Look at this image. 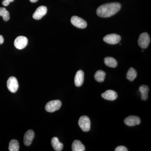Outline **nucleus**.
<instances>
[{
    "instance_id": "5701e85b",
    "label": "nucleus",
    "mask_w": 151,
    "mask_h": 151,
    "mask_svg": "<svg viewBox=\"0 0 151 151\" xmlns=\"http://www.w3.org/2000/svg\"><path fill=\"white\" fill-rule=\"evenodd\" d=\"M14 0H4L3 1L2 4L4 6H7L10 3L13 2Z\"/></svg>"
},
{
    "instance_id": "4468645a",
    "label": "nucleus",
    "mask_w": 151,
    "mask_h": 151,
    "mask_svg": "<svg viewBox=\"0 0 151 151\" xmlns=\"http://www.w3.org/2000/svg\"><path fill=\"white\" fill-rule=\"evenodd\" d=\"M51 145L52 147L55 151H61L63 149V144L60 143L58 140V138L54 137L52 139Z\"/></svg>"
},
{
    "instance_id": "9d476101",
    "label": "nucleus",
    "mask_w": 151,
    "mask_h": 151,
    "mask_svg": "<svg viewBox=\"0 0 151 151\" xmlns=\"http://www.w3.org/2000/svg\"><path fill=\"white\" fill-rule=\"evenodd\" d=\"M47 12V8L46 7L43 6H40L36 10L33 15V18L36 20L40 19L46 14Z\"/></svg>"
},
{
    "instance_id": "39448f33",
    "label": "nucleus",
    "mask_w": 151,
    "mask_h": 151,
    "mask_svg": "<svg viewBox=\"0 0 151 151\" xmlns=\"http://www.w3.org/2000/svg\"><path fill=\"white\" fill-rule=\"evenodd\" d=\"M8 89L12 93H15L19 88V84L16 77L11 76L7 81Z\"/></svg>"
},
{
    "instance_id": "f3484780",
    "label": "nucleus",
    "mask_w": 151,
    "mask_h": 151,
    "mask_svg": "<svg viewBox=\"0 0 151 151\" xmlns=\"http://www.w3.org/2000/svg\"><path fill=\"white\" fill-rule=\"evenodd\" d=\"M104 62L107 66L111 68L116 67L118 65L117 60L113 58L110 57L105 58L104 59Z\"/></svg>"
},
{
    "instance_id": "0eeeda50",
    "label": "nucleus",
    "mask_w": 151,
    "mask_h": 151,
    "mask_svg": "<svg viewBox=\"0 0 151 151\" xmlns=\"http://www.w3.org/2000/svg\"><path fill=\"white\" fill-rule=\"evenodd\" d=\"M71 24L76 27L84 29L87 26V23L84 20L77 16H73L70 19Z\"/></svg>"
},
{
    "instance_id": "412c9836",
    "label": "nucleus",
    "mask_w": 151,
    "mask_h": 151,
    "mask_svg": "<svg viewBox=\"0 0 151 151\" xmlns=\"http://www.w3.org/2000/svg\"><path fill=\"white\" fill-rule=\"evenodd\" d=\"M0 16L3 17L5 21H8L10 18L9 13L6 10V8L4 7L0 8Z\"/></svg>"
},
{
    "instance_id": "ddd939ff",
    "label": "nucleus",
    "mask_w": 151,
    "mask_h": 151,
    "mask_svg": "<svg viewBox=\"0 0 151 151\" xmlns=\"http://www.w3.org/2000/svg\"><path fill=\"white\" fill-rule=\"evenodd\" d=\"M104 99L109 100H114L117 99L118 94L115 91L112 90H108L101 95Z\"/></svg>"
},
{
    "instance_id": "2eb2a0df",
    "label": "nucleus",
    "mask_w": 151,
    "mask_h": 151,
    "mask_svg": "<svg viewBox=\"0 0 151 151\" xmlns=\"http://www.w3.org/2000/svg\"><path fill=\"white\" fill-rule=\"evenodd\" d=\"M139 90L141 92L142 100H147L148 97V95L149 91L148 86L145 85H141L139 87Z\"/></svg>"
},
{
    "instance_id": "6e6552de",
    "label": "nucleus",
    "mask_w": 151,
    "mask_h": 151,
    "mask_svg": "<svg viewBox=\"0 0 151 151\" xmlns=\"http://www.w3.org/2000/svg\"><path fill=\"white\" fill-rule=\"evenodd\" d=\"M103 40L105 42L111 44H116L120 42L121 40V37L118 35L112 34L105 36L103 38Z\"/></svg>"
},
{
    "instance_id": "20e7f679",
    "label": "nucleus",
    "mask_w": 151,
    "mask_h": 151,
    "mask_svg": "<svg viewBox=\"0 0 151 151\" xmlns=\"http://www.w3.org/2000/svg\"><path fill=\"white\" fill-rule=\"evenodd\" d=\"M150 42V38L147 33L144 32L141 34L138 40L139 46L143 49L147 48Z\"/></svg>"
},
{
    "instance_id": "f8f14e48",
    "label": "nucleus",
    "mask_w": 151,
    "mask_h": 151,
    "mask_svg": "<svg viewBox=\"0 0 151 151\" xmlns=\"http://www.w3.org/2000/svg\"><path fill=\"white\" fill-rule=\"evenodd\" d=\"M84 81V73L82 70H79L76 72L74 84L76 86H81L83 84Z\"/></svg>"
},
{
    "instance_id": "dca6fc26",
    "label": "nucleus",
    "mask_w": 151,
    "mask_h": 151,
    "mask_svg": "<svg viewBox=\"0 0 151 151\" xmlns=\"http://www.w3.org/2000/svg\"><path fill=\"white\" fill-rule=\"evenodd\" d=\"M72 150L73 151H84L85 150V147L80 141L76 140L72 143Z\"/></svg>"
},
{
    "instance_id": "7ed1b4c3",
    "label": "nucleus",
    "mask_w": 151,
    "mask_h": 151,
    "mask_svg": "<svg viewBox=\"0 0 151 151\" xmlns=\"http://www.w3.org/2000/svg\"><path fill=\"white\" fill-rule=\"evenodd\" d=\"M62 103L59 100H52L47 103L45 108L47 112L52 113L59 110L61 107Z\"/></svg>"
},
{
    "instance_id": "a211bd4d",
    "label": "nucleus",
    "mask_w": 151,
    "mask_h": 151,
    "mask_svg": "<svg viewBox=\"0 0 151 151\" xmlns=\"http://www.w3.org/2000/svg\"><path fill=\"white\" fill-rule=\"evenodd\" d=\"M106 73L102 70H99L97 71L94 75V78L95 80L99 82H103L105 80Z\"/></svg>"
},
{
    "instance_id": "f03ea898",
    "label": "nucleus",
    "mask_w": 151,
    "mask_h": 151,
    "mask_svg": "<svg viewBox=\"0 0 151 151\" xmlns=\"http://www.w3.org/2000/svg\"><path fill=\"white\" fill-rule=\"evenodd\" d=\"M78 125L81 130L84 132H89L90 129L91 122L87 116H81L78 120Z\"/></svg>"
},
{
    "instance_id": "393cba45",
    "label": "nucleus",
    "mask_w": 151,
    "mask_h": 151,
    "mask_svg": "<svg viewBox=\"0 0 151 151\" xmlns=\"http://www.w3.org/2000/svg\"><path fill=\"white\" fill-rule=\"evenodd\" d=\"M32 3H35L37 2L38 0H29Z\"/></svg>"
},
{
    "instance_id": "f257e3e1",
    "label": "nucleus",
    "mask_w": 151,
    "mask_h": 151,
    "mask_svg": "<svg viewBox=\"0 0 151 151\" xmlns=\"http://www.w3.org/2000/svg\"><path fill=\"white\" fill-rule=\"evenodd\" d=\"M121 4L119 3H111L104 4L97 8V14L101 17H109L119 12L121 8Z\"/></svg>"
},
{
    "instance_id": "4be33fe9",
    "label": "nucleus",
    "mask_w": 151,
    "mask_h": 151,
    "mask_svg": "<svg viewBox=\"0 0 151 151\" xmlns=\"http://www.w3.org/2000/svg\"><path fill=\"white\" fill-rule=\"evenodd\" d=\"M115 151H127L128 149L126 147L123 146H118L116 148L115 150Z\"/></svg>"
},
{
    "instance_id": "aec40b11",
    "label": "nucleus",
    "mask_w": 151,
    "mask_h": 151,
    "mask_svg": "<svg viewBox=\"0 0 151 151\" xmlns=\"http://www.w3.org/2000/svg\"><path fill=\"white\" fill-rule=\"evenodd\" d=\"M137 71L133 68H129L127 74V78L128 80L132 81L134 80L135 78L137 77Z\"/></svg>"
},
{
    "instance_id": "1a4fd4ad",
    "label": "nucleus",
    "mask_w": 151,
    "mask_h": 151,
    "mask_svg": "<svg viewBox=\"0 0 151 151\" xmlns=\"http://www.w3.org/2000/svg\"><path fill=\"white\" fill-rule=\"evenodd\" d=\"M124 122L127 126L133 127L140 124L141 120L138 116H131L126 118Z\"/></svg>"
},
{
    "instance_id": "9b49d317",
    "label": "nucleus",
    "mask_w": 151,
    "mask_h": 151,
    "mask_svg": "<svg viewBox=\"0 0 151 151\" xmlns=\"http://www.w3.org/2000/svg\"><path fill=\"white\" fill-rule=\"evenodd\" d=\"M35 137V133L32 130H28L24 137V143L26 146H29Z\"/></svg>"
},
{
    "instance_id": "b1692460",
    "label": "nucleus",
    "mask_w": 151,
    "mask_h": 151,
    "mask_svg": "<svg viewBox=\"0 0 151 151\" xmlns=\"http://www.w3.org/2000/svg\"><path fill=\"white\" fill-rule=\"evenodd\" d=\"M4 39L2 36L0 35V45L4 43Z\"/></svg>"
},
{
    "instance_id": "423d86ee",
    "label": "nucleus",
    "mask_w": 151,
    "mask_h": 151,
    "mask_svg": "<svg viewBox=\"0 0 151 151\" xmlns=\"http://www.w3.org/2000/svg\"><path fill=\"white\" fill-rule=\"evenodd\" d=\"M28 44L27 38L23 36L17 37L14 42V45L17 48L21 50L27 46Z\"/></svg>"
},
{
    "instance_id": "6ab92c4d",
    "label": "nucleus",
    "mask_w": 151,
    "mask_h": 151,
    "mask_svg": "<svg viewBox=\"0 0 151 151\" xmlns=\"http://www.w3.org/2000/svg\"><path fill=\"white\" fill-rule=\"evenodd\" d=\"M19 148V143L16 139L12 140L9 144V150L10 151H18Z\"/></svg>"
}]
</instances>
